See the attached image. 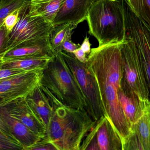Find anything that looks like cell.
<instances>
[{"label": "cell", "mask_w": 150, "mask_h": 150, "mask_svg": "<svg viewBox=\"0 0 150 150\" xmlns=\"http://www.w3.org/2000/svg\"><path fill=\"white\" fill-rule=\"evenodd\" d=\"M122 43L91 48L86 64L97 81L106 117L120 136L123 145L130 134L131 125L118 99L122 77Z\"/></svg>", "instance_id": "obj_1"}, {"label": "cell", "mask_w": 150, "mask_h": 150, "mask_svg": "<svg viewBox=\"0 0 150 150\" xmlns=\"http://www.w3.org/2000/svg\"><path fill=\"white\" fill-rule=\"evenodd\" d=\"M96 122L85 111L61 106L54 111L44 137L58 150H80L83 140Z\"/></svg>", "instance_id": "obj_2"}, {"label": "cell", "mask_w": 150, "mask_h": 150, "mask_svg": "<svg viewBox=\"0 0 150 150\" xmlns=\"http://www.w3.org/2000/svg\"><path fill=\"white\" fill-rule=\"evenodd\" d=\"M88 33L98 46L122 42L126 39L124 0H98L86 18Z\"/></svg>", "instance_id": "obj_3"}, {"label": "cell", "mask_w": 150, "mask_h": 150, "mask_svg": "<svg viewBox=\"0 0 150 150\" xmlns=\"http://www.w3.org/2000/svg\"><path fill=\"white\" fill-rule=\"evenodd\" d=\"M40 84L62 105L88 113L84 98L61 52L44 69Z\"/></svg>", "instance_id": "obj_4"}, {"label": "cell", "mask_w": 150, "mask_h": 150, "mask_svg": "<svg viewBox=\"0 0 150 150\" xmlns=\"http://www.w3.org/2000/svg\"><path fill=\"white\" fill-rule=\"evenodd\" d=\"M29 6L21 10L19 21L8 35L3 55L14 48L40 43L50 38L54 25L41 17L30 16Z\"/></svg>", "instance_id": "obj_5"}, {"label": "cell", "mask_w": 150, "mask_h": 150, "mask_svg": "<svg viewBox=\"0 0 150 150\" xmlns=\"http://www.w3.org/2000/svg\"><path fill=\"white\" fill-rule=\"evenodd\" d=\"M61 53L83 94L92 119L97 122L106 117L97 81L86 63L79 61L73 53L63 51Z\"/></svg>", "instance_id": "obj_6"}, {"label": "cell", "mask_w": 150, "mask_h": 150, "mask_svg": "<svg viewBox=\"0 0 150 150\" xmlns=\"http://www.w3.org/2000/svg\"><path fill=\"white\" fill-rule=\"evenodd\" d=\"M121 55L122 89L130 96L149 100L144 72L134 42L126 36L122 44Z\"/></svg>", "instance_id": "obj_7"}, {"label": "cell", "mask_w": 150, "mask_h": 150, "mask_svg": "<svg viewBox=\"0 0 150 150\" xmlns=\"http://www.w3.org/2000/svg\"><path fill=\"white\" fill-rule=\"evenodd\" d=\"M126 36L134 42L142 63L150 102V28L132 10L127 0L124 2Z\"/></svg>", "instance_id": "obj_8"}, {"label": "cell", "mask_w": 150, "mask_h": 150, "mask_svg": "<svg viewBox=\"0 0 150 150\" xmlns=\"http://www.w3.org/2000/svg\"><path fill=\"white\" fill-rule=\"evenodd\" d=\"M44 69L30 70L0 80V106H4L18 98H26L40 83Z\"/></svg>", "instance_id": "obj_9"}, {"label": "cell", "mask_w": 150, "mask_h": 150, "mask_svg": "<svg viewBox=\"0 0 150 150\" xmlns=\"http://www.w3.org/2000/svg\"><path fill=\"white\" fill-rule=\"evenodd\" d=\"M25 98L46 128L55 109L62 106L40 83Z\"/></svg>", "instance_id": "obj_10"}, {"label": "cell", "mask_w": 150, "mask_h": 150, "mask_svg": "<svg viewBox=\"0 0 150 150\" xmlns=\"http://www.w3.org/2000/svg\"><path fill=\"white\" fill-rule=\"evenodd\" d=\"M9 113L42 137L45 135L46 128L25 97L18 98L4 106Z\"/></svg>", "instance_id": "obj_11"}, {"label": "cell", "mask_w": 150, "mask_h": 150, "mask_svg": "<svg viewBox=\"0 0 150 150\" xmlns=\"http://www.w3.org/2000/svg\"><path fill=\"white\" fill-rule=\"evenodd\" d=\"M98 0H66L55 17L54 25L70 23L76 28L86 20L93 4Z\"/></svg>", "instance_id": "obj_12"}, {"label": "cell", "mask_w": 150, "mask_h": 150, "mask_svg": "<svg viewBox=\"0 0 150 150\" xmlns=\"http://www.w3.org/2000/svg\"><path fill=\"white\" fill-rule=\"evenodd\" d=\"M122 150H150V104L141 118L131 125Z\"/></svg>", "instance_id": "obj_13"}, {"label": "cell", "mask_w": 150, "mask_h": 150, "mask_svg": "<svg viewBox=\"0 0 150 150\" xmlns=\"http://www.w3.org/2000/svg\"><path fill=\"white\" fill-rule=\"evenodd\" d=\"M0 116L8 125L15 138L23 145L25 150H28L43 138L11 116L5 107L1 106H0Z\"/></svg>", "instance_id": "obj_14"}, {"label": "cell", "mask_w": 150, "mask_h": 150, "mask_svg": "<svg viewBox=\"0 0 150 150\" xmlns=\"http://www.w3.org/2000/svg\"><path fill=\"white\" fill-rule=\"evenodd\" d=\"M95 125L99 150H122L121 139L106 117H101Z\"/></svg>", "instance_id": "obj_15"}, {"label": "cell", "mask_w": 150, "mask_h": 150, "mask_svg": "<svg viewBox=\"0 0 150 150\" xmlns=\"http://www.w3.org/2000/svg\"><path fill=\"white\" fill-rule=\"evenodd\" d=\"M56 53L51 46L49 38L40 43L12 49L3 55L1 60L33 57H53Z\"/></svg>", "instance_id": "obj_16"}, {"label": "cell", "mask_w": 150, "mask_h": 150, "mask_svg": "<svg viewBox=\"0 0 150 150\" xmlns=\"http://www.w3.org/2000/svg\"><path fill=\"white\" fill-rule=\"evenodd\" d=\"M118 99L123 112L129 123L136 122L144 113L149 100H143L124 92L121 87L118 93Z\"/></svg>", "instance_id": "obj_17"}, {"label": "cell", "mask_w": 150, "mask_h": 150, "mask_svg": "<svg viewBox=\"0 0 150 150\" xmlns=\"http://www.w3.org/2000/svg\"><path fill=\"white\" fill-rule=\"evenodd\" d=\"M66 0H30L29 15L41 17L53 23Z\"/></svg>", "instance_id": "obj_18"}, {"label": "cell", "mask_w": 150, "mask_h": 150, "mask_svg": "<svg viewBox=\"0 0 150 150\" xmlns=\"http://www.w3.org/2000/svg\"><path fill=\"white\" fill-rule=\"evenodd\" d=\"M53 57H33L1 60L0 61V68L25 70L35 69H45Z\"/></svg>", "instance_id": "obj_19"}, {"label": "cell", "mask_w": 150, "mask_h": 150, "mask_svg": "<svg viewBox=\"0 0 150 150\" xmlns=\"http://www.w3.org/2000/svg\"><path fill=\"white\" fill-rule=\"evenodd\" d=\"M75 29L74 25L70 23L54 25L50 35V42L55 53L62 51L63 43L68 39L72 38Z\"/></svg>", "instance_id": "obj_20"}, {"label": "cell", "mask_w": 150, "mask_h": 150, "mask_svg": "<svg viewBox=\"0 0 150 150\" xmlns=\"http://www.w3.org/2000/svg\"><path fill=\"white\" fill-rule=\"evenodd\" d=\"M30 0H1L0 2V27L3 25L5 18L18 9H23L30 4Z\"/></svg>", "instance_id": "obj_21"}, {"label": "cell", "mask_w": 150, "mask_h": 150, "mask_svg": "<svg viewBox=\"0 0 150 150\" xmlns=\"http://www.w3.org/2000/svg\"><path fill=\"white\" fill-rule=\"evenodd\" d=\"M134 12L150 28V0H127Z\"/></svg>", "instance_id": "obj_22"}, {"label": "cell", "mask_w": 150, "mask_h": 150, "mask_svg": "<svg viewBox=\"0 0 150 150\" xmlns=\"http://www.w3.org/2000/svg\"><path fill=\"white\" fill-rule=\"evenodd\" d=\"M99 150L97 140L96 125L87 134L80 146V150Z\"/></svg>", "instance_id": "obj_23"}, {"label": "cell", "mask_w": 150, "mask_h": 150, "mask_svg": "<svg viewBox=\"0 0 150 150\" xmlns=\"http://www.w3.org/2000/svg\"><path fill=\"white\" fill-rule=\"evenodd\" d=\"M23 9H18L14 11L9 14L4 19L3 25L8 33V35L12 32L14 27L19 21L20 12Z\"/></svg>", "instance_id": "obj_24"}, {"label": "cell", "mask_w": 150, "mask_h": 150, "mask_svg": "<svg viewBox=\"0 0 150 150\" xmlns=\"http://www.w3.org/2000/svg\"><path fill=\"white\" fill-rule=\"evenodd\" d=\"M0 143L11 147L13 150H24L23 145L16 140L0 130Z\"/></svg>", "instance_id": "obj_25"}, {"label": "cell", "mask_w": 150, "mask_h": 150, "mask_svg": "<svg viewBox=\"0 0 150 150\" xmlns=\"http://www.w3.org/2000/svg\"><path fill=\"white\" fill-rule=\"evenodd\" d=\"M28 150H58L52 142L45 137L41 138L37 143Z\"/></svg>", "instance_id": "obj_26"}, {"label": "cell", "mask_w": 150, "mask_h": 150, "mask_svg": "<svg viewBox=\"0 0 150 150\" xmlns=\"http://www.w3.org/2000/svg\"><path fill=\"white\" fill-rule=\"evenodd\" d=\"M27 70L13 69L3 68H0V80H3L13 76L20 75Z\"/></svg>", "instance_id": "obj_27"}, {"label": "cell", "mask_w": 150, "mask_h": 150, "mask_svg": "<svg viewBox=\"0 0 150 150\" xmlns=\"http://www.w3.org/2000/svg\"><path fill=\"white\" fill-rule=\"evenodd\" d=\"M8 33L4 25L0 27V61L4 53V47L8 38Z\"/></svg>", "instance_id": "obj_28"}, {"label": "cell", "mask_w": 150, "mask_h": 150, "mask_svg": "<svg viewBox=\"0 0 150 150\" xmlns=\"http://www.w3.org/2000/svg\"><path fill=\"white\" fill-rule=\"evenodd\" d=\"M80 47V44H75L72 41V38H69L63 43L62 51H65L67 53H73L76 49Z\"/></svg>", "instance_id": "obj_29"}, {"label": "cell", "mask_w": 150, "mask_h": 150, "mask_svg": "<svg viewBox=\"0 0 150 150\" xmlns=\"http://www.w3.org/2000/svg\"><path fill=\"white\" fill-rule=\"evenodd\" d=\"M76 58L79 61L83 63H86L87 61V55L80 47L79 48L73 53Z\"/></svg>", "instance_id": "obj_30"}, {"label": "cell", "mask_w": 150, "mask_h": 150, "mask_svg": "<svg viewBox=\"0 0 150 150\" xmlns=\"http://www.w3.org/2000/svg\"><path fill=\"white\" fill-rule=\"evenodd\" d=\"M0 130H1V131H2V132H3L4 133L8 135L9 136L11 137V138H13V139L18 141L16 139V138H15V136H14L13 134H12V132L11 131L9 128L8 127L7 124L5 123V122L4 121V120L2 119L1 117V116H0Z\"/></svg>", "instance_id": "obj_31"}, {"label": "cell", "mask_w": 150, "mask_h": 150, "mask_svg": "<svg viewBox=\"0 0 150 150\" xmlns=\"http://www.w3.org/2000/svg\"><path fill=\"white\" fill-rule=\"evenodd\" d=\"M91 44L90 43L89 38L86 36L85 38L83 41L82 42V44L80 45V48L87 55V56L91 53Z\"/></svg>", "instance_id": "obj_32"}, {"label": "cell", "mask_w": 150, "mask_h": 150, "mask_svg": "<svg viewBox=\"0 0 150 150\" xmlns=\"http://www.w3.org/2000/svg\"><path fill=\"white\" fill-rule=\"evenodd\" d=\"M13 150L11 147L0 143V150Z\"/></svg>", "instance_id": "obj_33"}, {"label": "cell", "mask_w": 150, "mask_h": 150, "mask_svg": "<svg viewBox=\"0 0 150 150\" xmlns=\"http://www.w3.org/2000/svg\"><path fill=\"white\" fill-rule=\"evenodd\" d=\"M1 0H0V2H1Z\"/></svg>", "instance_id": "obj_34"}]
</instances>
